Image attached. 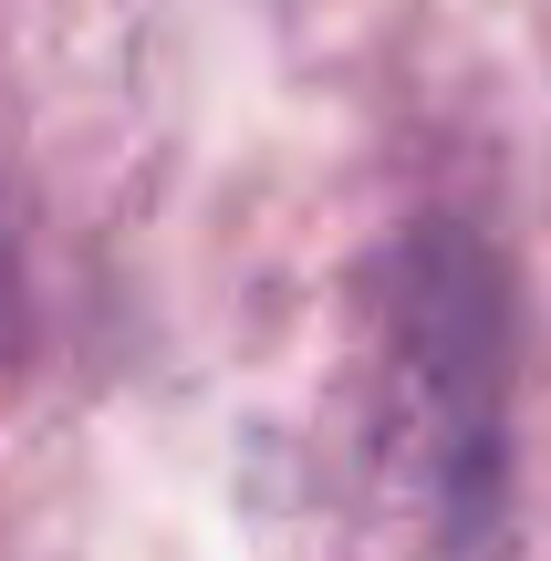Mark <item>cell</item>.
Returning <instances> with one entry per match:
<instances>
[{
	"label": "cell",
	"mask_w": 551,
	"mask_h": 561,
	"mask_svg": "<svg viewBox=\"0 0 551 561\" xmlns=\"http://www.w3.org/2000/svg\"><path fill=\"white\" fill-rule=\"evenodd\" d=\"M395 396L427 426V489H448V530L490 520V468H500V291L490 261L458 240L406 250L395 291Z\"/></svg>",
	"instance_id": "6da1fadb"
}]
</instances>
